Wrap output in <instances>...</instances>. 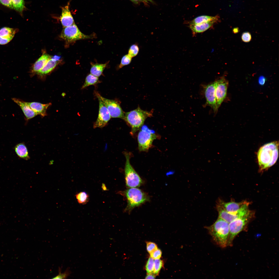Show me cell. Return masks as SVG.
<instances>
[{
  "mask_svg": "<svg viewBox=\"0 0 279 279\" xmlns=\"http://www.w3.org/2000/svg\"><path fill=\"white\" fill-rule=\"evenodd\" d=\"M278 141L266 144L259 150L257 157L260 171L268 169L276 162L278 155Z\"/></svg>",
  "mask_w": 279,
  "mask_h": 279,
  "instance_id": "1",
  "label": "cell"
},
{
  "mask_svg": "<svg viewBox=\"0 0 279 279\" xmlns=\"http://www.w3.org/2000/svg\"><path fill=\"white\" fill-rule=\"evenodd\" d=\"M215 243L222 248L228 246L229 223L218 218L212 225L206 227Z\"/></svg>",
  "mask_w": 279,
  "mask_h": 279,
  "instance_id": "2",
  "label": "cell"
},
{
  "mask_svg": "<svg viewBox=\"0 0 279 279\" xmlns=\"http://www.w3.org/2000/svg\"><path fill=\"white\" fill-rule=\"evenodd\" d=\"M153 111L143 110L139 107L136 109L124 113L123 120L131 127V133L134 135L143 126L146 119L152 116Z\"/></svg>",
  "mask_w": 279,
  "mask_h": 279,
  "instance_id": "3",
  "label": "cell"
},
{
  "mask_svg": "<svg viewBox=\"0 0 279 279\" xmlns=\"http://www.w3.org/2000/svg\"><path fill=\"white\" fill-rule=\"evenodd\" d=\"M125 194L127 201L126 211H130L149 200V197L145 193L136 188L128 189L125 192Z\"/></svg>",
  "mask_w": 279,
  "mask_h": 279,
  "instance_id": "4",
  "label": "cell"
},
{
  "mask_svg": "<svg viewBox=\"0 0 279 279\" xmlns=\"http://www.w3.org/2000/svg\"><path fill=\"white\" fill-rule=\"evenodd\" d=\"M125 155L126 158L125 173L126 185L129 188L138 187L143 183V181L131 164L129 153L125 152Z\"/></svg>",
  "mask_w": 279,
  "mask_h": 279,
  "instance_id": "5",
  "label": "cell"
},
{
  "mask_svg": "<svg viewBox=\"0 0 279 279\" xmlns=\"http://www.w3.org/2000/svg\"><path fill=\"white\" fill-rule=\"evenodd\" d=\"M141 128L137 136L138 149L140 151H147L157 136L154 130L150 129L146 126H143Z\"/></svg>",
  "mask_w": 279,
  "mask_h": 279,
  "instance_id": "6",
  "label": "cell"
},
{
  "mask_svg": "<svg viewBox=\"0 0 279 279\" xmlns=\"http://www.w3.org/2000/svg\"><path fill=\"white\" fill-rule=\"evenodd\" d=\"M253 213L249 214L237 219L229 223V234L228 246L231 245L235 237L243 230L251 219Z\"/></svg>",
  "mask_w": 279,
  "mask_h": 279,
  "instance_id": "7",
  "label": "cell"
},
{
  "mask_svg": "<svg viewBox=\"0 0 279 279\" xmlns=\"http://www.w3.org/2000/svg\"><path fill=\"white\" fill-rule=\"evenodd\" d=\"M60 37L69 42L92 37L91 35H86L82 33L75 23L70 26L64 27Z\"/></svg>",
  "mask_w": 279,
  "mask_h": 279,
  "instance_id": "8",
  "label": "cell"
},
{
  "mask_svg": "<svg viewBox=\"0 0 279 279\" xmlns=\"http://www.w3.org/2000/svg\"><path fill=\"white\" fill-rule=\"evenodd\" d=\"M95 94L99 101V109L98 117L93 127L94 128H101L107 125L111 117L106 106L99 97L98 93L95 92Z\"/></svg>",
  "mask_w": 279,
  "mask_h": 279,
  "instance_id": "9",
  "label": "cell"
},
{
  "mask_svg": "<svg viewBox=\"0 0 279 279\" xmlns=\"http://www.w3.org/2000/svg\"><path fill=\"white\" fill-rule=\"evenodd\" d=\"M214 82L216 103L218 109L226 98L228 82L224 76Z\"/></svg>",
  "mask_w": 279,
  "mask_h": 279,
  "instance_id": "10",
  "label": "cell"
},
{
  "mask_svg": "<svg viewBox=\"0 0 279 279\" xmlns=\"http://www.w3.org/2000/svg\"><path fill=\"white\" fill-rule=\"evenodd\" d=\"M98 94L106 106L111 117L124 119V113L118 101L105 98L98 93Z\"/></svg>",
  "mask_w": 279,
  "mask_h": 279,
  "instance_id": "11",
  "label": "cell"
},
{
  "mask_svg": "<svg viewBox=\"0 0 279 279\" xmlns=\"http://www.w3.org/2000/svg\"><path fill=\"white\" fill-rule=\"evenodd\" d=\"M203 91L206 100V104L213 109L215 113H216L217 108L215 95L214 81L203 86Z\"/></svg>",
  "mask_w": 279,
  "mask_h": 279,
  "instance_id": "12",
  "label": "cell"
},
{
  "mask_svg": "<svg viewBox=\"0 0 279 279\" xmlns=\"http://www.w3.org/2000/svg\"><path fill=\"white\" fill-rule=\"evenodd\" d=\"M249 204V202L246 201L239 203L234 202L226 203L220 200L218 205L228 212L235 213L248 208Z\"/></svg>",
  "mask_w": 279,
  "mask_h": 279,
  "instance_id": "13",
  "label": "cell"
},
{
  "mask_svg": "<svg viewBox=\"0 0 279 279\" xmlns=\"http://www.w3.org/2000/svg\"><path fill=\"white\" fill-rule=\"evenodd\" d=\"M217 209L219 214L218 218L223 219L229 223L237 219L249 214L252 211L249 210L248 208L237 213H230L225 211L218 204L217 206Z\"/></svg>",
  "mask_w": 279,
  "mask_h": 279,
  "instance_id": "14",
  "label": "cell"
},
{
  "mask_svg": "<svg viewBox=\"0 0 279 279\" xmlns=\"http://www.w3.org/2000/svg\"><path fill=\"white\" fill-rule=\"evenodd\" d=\"M69 4L68 2L66 5L61 8V13L60 19L64 27L70 26L75 23L69 10Z\"/></svg>",
  "mask_w": 279,
  "mask_h": 279,
  "instance_id": "15",
  "label": "cell"
},
{
  "mask_svg": "<svg viewBox=\"0 0 279 279\" xmlns=\"http://www.w3.org/2000/svg\"><path fill=\"white\" fill-rule=\"evenodd\" d=\"M12 99L20 107L27 120L32 118L38 115L25 102L16 98H12Z\"/></svg>",
  "mask_w": 279,
  "mask_h": 279,
  "instance_id": "16",
  "label": "cell"
},
{
  "mask_svg": "<svg viewBox=\"0 0 279 279\" xmlns=\"http://www.w3.org/2000/svg\"><path fill=\"white\" fill-rule=\"evenodd\" d=\"M25 103L38 115H40L43 117L46 115L47 109L51 105V103L43 104L37 102H25Z\"/></svg>",
  "mask_w": 279,
  "mask_h": 279,
  "instance_id": "17",
  "label": "cell"
},
{
  "mask_svg": "<svg viewBox=\"0 0 279 279\" xmlns=\"http://www.w3.org/2000/svg\"><path fill=\"white\" fill-rule=\"evenodd\" d=\"M217 23L214 21H210L195 25H189V27L194 35L205 32L212 27Z\"/></svg>",
  "mask_w": 279,
  "mask_h": 279,
  "instance_id": "18",
  "label": "cell"
},
{
  "mask_svg": "<svg viewBox=\"0 0 279 279\" xmlns=\"http://www.w3.org/2000/svg\"><path fill=\"white\" fill-rule=\"evenodd\" d=\"M51 57L47 53L43 54L34 64L32 69V73L37 74Z\"/></svg>",
  "mask_w": 279,
  "mask_h": 279,
  "instance_id": "19",
  "label": "cell"
},
{
  "mask_svg": "<svg viewBox=\"0 0 279 279\" xmlns=\"http://www.w3.org/2000/svg\"><path fill=\"white\" fill-rule=\"evenodd\" d=\"M220 20V17L218 15L212 16L207 15H202L197 17L189 23V25H195L214 21L216 22Z\"/></svg>",
  "mask_w": 279,
  "mask_h": 279,
  "instance_id": "20",
  "label": "cell"
},
{
  "mask_svg": "<svg viewBox=\"0 0 279 279\" xmlns=\"http://www.w3.org/2000/svg\"><path fill=\"white\" fill-rule=\"evenodd\" d=\"M14 149L16 153L19 157L26 160L29 159L30 157L28 150L24 143L22 142L18 143L15 146Z\"/></svg>",
  "mask_w": 279,
  "mask_h": 279,
  "instance_id": "21",
  "label": "cell"
},
{
  "mask_svg": "<svg viewBox=\"0 0 279 279\" xmlns=\"http://www.w3.org/2000/svg\"><path fill=\"white\" fill-rule=\"evenodd\" d=\"M58 62L54 61L50 58L37 74L41 76H43L48 74L54 68Z\"/></svg>",
  "mask_w": 279,
  "mask_h": 279,
  "instance_id": "22",
  "label": "cell"
},
{
  "mask_svg": "<svg viewBox=\"0 0 279 279\" xmlns=\"http://www.w3.org/2000/svg\"><path fill=\"white\" fill-rule=\"evenodd\" d=\"M16 29L7 27H4L0 29V36L2 37L11 41L14 36Z\"/></svg>",
  "mask_w": 279,
  "mask_h": 279,
  "instance_id": "23",
  "label": "cell"
},
{
  "mask_svg": "<svg viewBox=\"0 0 279 279\" xmlns=\"http://www.w3.org/2000/svg\"><path fill=\"white\" fill-rule=\"evenodd\" d=\"M107 65L106 64H93L90 70V73L98 77L102 74Z\"/></svg>",
  "mask_w": 279,
  "mask_h": 279,
  "instance_id": "24",
  "label": "cell"
},
{
  "mask_svg": "<svg viewBox=\"0 0 279 279\" xmlns=\"http://www.w3.org/2000/svg\"><path fill=\"white\" fill-rule=\"evenodd\" d=\"M99 82L98 77L90 73L86 77L85 82L81 89H83L90 86L96 85Z\"/></svg>",
  "mask_w": 279,
  "mask_h": 279,
  "instance_id": "25",
  "label": "cell"
},
{
  "mask_svg": "<svg viewBox=\"0 0 279 279\" xmlns=\"http://www.w3.org/2000/svg\"><path fill=\"white\" fill-rule=\"evenodd\" d=\"M13 9L18 12L22 16L25 9L24 0H11Z\"/></svg>",
  "mask_w": 279,
  "mask_h": 279,
  "instance_id": "26",
  "label": "cell"
},
{
  "mask_svg": "<svg viewBox=\"0 0 279 279\" xmlns=\"http://www.w3.org/2000/svg\"><path fill=\"white\" fill-rule=\"evenodd\" d=\"M75 197L78 202L80 204H85L89 200V196L85 191L81 192L76 194Z\"/></svg>",
  "mask_w": 279,
  "mask_h": 279,
  "instance_id": "27",
  "label": "cell"
},
{
  "mask_svg": "<svg viewBox=\"0 0 279 279\" xmlns=\"http://www.w3.org/2000/svg\"><path fill=\"white\" fill-rule=\"evenodd\" d=\"M139 50L138 44L136 42L130 47L128 50V54L132 58L138 55Z\"/></svg>",
  "mask_w": 279,
  "mask_h": 279,
  "instance_id": "28",
  "label": "cell"
},
{
  "mask_svg": "<svg viewBox=\"0 0 279 279\" xmlns=\"http://www.w3.org/2000/svg\"><path fill=\"white\" fill-rule=\"evenodd\" d=\"M132 58L128 54L123 56L122 58L118 68H121L124 66L130 64Z\"/></svg>",
  "mask_w": 279,
  "mask_h": 279,
  "instance_id": "29",
  "label": "cell"
},
{
  "mask_svg": "<svg viewBox=\"0 0 279 279\" xmlns=\"http://www.w3.org/2000/svg\"><path fill=\"white\" fill-rule=\"evenodd\" d=\"M145 268L148 274L153 273L154 270V260L151 257L148 259L145 266Z\"/></svg>",
  "mask_w": 279,
  "mask_h": 279,
  "instance_id": "30",
  "label": "cell"
},
{
  "mask_svg": "<svg viewBox=\"0 0 279 279\" xmlns=\"http://www.w3.org/2000/svg\"><path fill=\"white\" fill-rule=\"evenodd\" d=\"M163 264L162 261L159 259H155L154 260V270L153 273L155 275L158 274Z\"/></svg>",
  "mask_w": 279,
  "mask_h": 279,
  "instance_id": "31",
  "label": "cell"
},
{
  "mask_svg": "<svg viewBox=\"0 0 279 279\" xmlns=\"http://www.w3.org/2000/svg\"><path fill=\"white\" fill-rule=\"evenodd\" d=\"M59 274L53 279H66L69 276L71 272L69 269L67 268L65 272L61 273V268L59 267L58 269Z\"/></svg>",
  "mask_w": 279,
  "mask_h": 279,
  "instance_id": "32",
  "label": "cell"
},
{
  "mask_svg": "<svg viewBox=\"0 0 279 279\" xmlns=\"http://www.w3.org/2000/svg\"><path fill=\"white\" fill-rule=\"evenodd\" d=\"M241 38L243 42L248 43L250 42L251 40V35L250 33L249 32H244L242 34Z\"/></svg>",
  "mask_w": 279,
  "mask_h": 279,
  "instance_id": "33",
  "label": "cell"
},
{
  "mask_svg": "<svg viewBox=\"0 0 279 279\" xmlns=\"http://www.w3.org/2000/svg\"><path fill=\"white\" fill-rule=\"evenodd\" d=\"M146 248L148 252L150 254L158 248L156 244L151 242H146Z\"/></svg>",
  "mask_w": 279,
  "mask_h": 279,
  "instance_id": "34",
  "label": "cell"
},
{
  "mask_svg": "<svg viewBox=\"0 0 279 279\" xmlns=\"http://www.w3.org/2000/svg\"><path fill=\"white\" fill-rule=\"evenodd\" d=\"M162 252L158 248L150 253V257L153 259H160L161 257Z\"/></svg>",
  "mask_w": 279,
  "mask_h": 279,
  "instance_id": "35",
  "label": "cell"
},
{
  "mask_svg": "<svg viewBox=\"0 0 279 279\" xmlns=\"http://www.w3.org/2000/svg\"><path fill=\"white\" fill-rule=\"evenodd\" d=\"M0 4L11 9H13L11 0H0Z\"/></svg>",
  "mask_w": 279,
  "mask_h": 279,
  "instance_id": "36",
  "label": "cell"
},
{
  "mask_svg": "<svg viewBox=\"0 0 279 279\" xmlns=\"http://www.w3.org/2000/svg\"><path fill=\"white\" fill-rule=\"evenodd\" d=\"M10 41V40L8 39L4 38L0 36V45H4L7 44Z\"/></svg>",
  "mask_w": 279,
  "mask_h": 279,
  "instance_id": "37",
  "label": "cell"
},
{
  "mask_svg": "<svg viewBox=\"0 0 279 279\" xmlns=\"http://www.w3.org/2000/svg\"><path fill=\"white\" fill-rule=\"evenodd\" d=\"M266 80V78L263 76H260L259 79V82L261 85L264 84Z\"/></svg>",
  "mask_w": 279,
  "mask_h": 279,
  "instance_id": "38",
  "label": "cell"
},
{
  "mask_svg": "<svg viewBox=\"0 0 279 279\" xmlns=\"http://www.w3.org/2000/svg\"><path fill=\"white\" fill-rule=\"evenodd\" d=\"M131 1L135 4H137L139 2H142L145 4H147L148 1L147 0H131Z\"/></svg>",
  "mask_w": 279,
  "mask_h": 279,
  "instance_id": "39",
  "label": "cell"
},
{
  "mask_svg": "<svg viewBox=\"0 0 279 279\" xmlns=\"http://www.w3.org/2000/svg\"><path fill=\"white\" fill-rule=\"evenodd\" d=\"M61 58L60 56L56 55L51 57V58L54 61H58L60 60Z\"/></svg>",
  "mask_w": 279,
  "mask_h": 279,
  "instance_id": "40",
  "label": "cell"
},
{
  "mask_svg": "<svg viewBox=\"0 0 279 279\" xmlns=\"http://www.w3.org/2000/svg\"><path fill=\"white\" fill-rule=\"evenodd\" d=\"M155 278V275L153 273L148 274L145 278V279H154Z\"/></svg>",
  "mask_w": 279,
  "mask_h": 279,
  "instance_id": "41",
  "label": "cell"
},
{
  "mask_svg": "<svg viewBox=\"0 0 279 279\" xmlns=\"http://www.w3.org/2000/svg\"><path fill=\"white\" fill-rule=\"evenodd\" d=\"M240 31L239 28L238 27H235L232 30V32L234 34H237Z\"/></svg>",
  "mask_w": 279,
  "mask_h": 279,
  "instance_id": "42",
  "label": "cell"
},
{
  "mask_svg": "<svg viewBox=\"0 0 279 279\" xmlns=\"http://www.w3.org/2000/svg\"><path fill=\"white\" fill-rule=\"evenodd\" d=\"M147 0L148 1H149L150 2H151V3H154L153 1L152 0Z\"/></svg>",
  "mask_w": 279,
  "mask_h": 279,
  "instance_id": "43",
  "label": "cell"
},
{
  "mask_svg": "<svg viewBox=\"0 0 279 279\" xmlns=\"http://www.w3.org/2000/svg\"><path fill=\"white\" fill-rule=\"evenodd\" d=\"M130 0L131 1V0Z\"/></svg>",
  "mask_w": 279,
  "mask_h": 279,
  "instance_id": "44",
  "label": "cell"
}]
</instances>
